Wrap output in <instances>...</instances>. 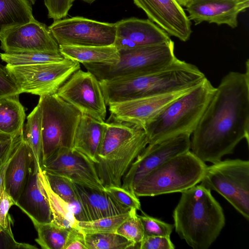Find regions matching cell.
I'll list each match as a JSON object with an SVG mask.
<instances>
[{
	"instance_id": "obj_1",
	"label": "cell",
	"mask_w": 249,
	"mask_h": 249,
	"mask_svg": "<svg viewBox=\"0 0 249 249\" xmlns=\"http://www.w3.org/2000/svg\"><path fill=\"white\" fill-rule=\"evenodd\" d=\"M191 136L192 152L212 163L232 153L242 140L249 145V60L244 72L230 71L223 77Z\"/></svg>"
},
{
	"instance_id": "obj_2",
	"label": "cell",
	"mask_w": 249,
	"mask_h": 249,
	"mask_svg": "<svg viewBox=\"0 0 249 249\" xmlns=\"http://www.w3.org/2000/svg\"><path fill=\"white\" fill-rule=\"evenodd\" d=\"M211 191L196 185L181 192L173 213L175 231L194 249H207L225 225L223 209Z\"/></svg>"
},
{
	"instance_id": "obj_3",
	"label": "cell",
	"mask_w": 249,
	"mask_h": 249,
	"mask_svg": "<svg viewBox=\"0 0 249 249\" xmlns=\"http://www.w3.org/2000/svg\"><path fill=\"white\" fill-rule=\"evenodd\" d=\"M206 77L196 66L177 58L167 67L151 73L100 81L107 106L193 89Z\"/></svg>"
},
{
	"instance_id": "obj_4",
	"label": "cell",
	"mask_w": 249,
	"mask_h": 249,
	"mask_svg": "<svg viewBox=\"0 0 249 249\" xmlns=\"http://www.w3.org/2000/svg\"><path fill=\"white\" fill-rule=\"evenodd\" d=\"M215 89L206 77L199 85L167 105L145 126L148 144L182 133L191 135Z\"/></svg>"
},
{
	"instance_id": "obj_5",
	"label": "cell",
	"mask_w": 249,
	"mask_h": 249,
	"mask_svg": "<svg viewBox=\"0 0 249 249\" xmlns=\"http://www.w3.org/2000/svg\"><path fill=\"white\" fill-rule=\"evenodd\" d=\"M207 165L189 150L166 161L135 185L137 196L182 192L200 182Z\"/></svg>"
},
{
	"instance_id": "obj_6",
	"label": "cell",
	"mask_w": 249,
	"mask_h": 249,
	"mask_svg": "<svg viewBox=\"0 0 249 249\" xmlns=\"http://www.w3.org/2000/svg\"><path fill=\"white\" fill-rule=\"evenodd\" d=\"M120 60L114 65L83 64L86 70L99 81L110 80L141 76L165 68L177 58L174 42L145 46L119 51Z\"/></svg>"
},
{
	"instance_id": "obj_7",
	"label": "cell",
	"mask_w": 249,
	"mask_h": 249,
	"mask_svg": "<svg viewBox=\"0 0 249 249\" xmlns=\"http://www.w3.org/2000/svg\"><path fill=\"white\" fill-rule=\"evenodd\" d=\"M38 104L41 110L42 164L59 150L73 148L82 114L56 93L40 96Z\"/></svg>"
},
{
	"instance_id": "obj_8",
	"label": "cell",
	"mask_w": 249,
	"mask_h": 249,
	"mask_svg": "<svg viewBox=\"0 0 249 249\" xmlns=\"http://www.w3.org/2000/svg\"><path fill=\"white\" fill-rule=\"evenodd\" d=\"M201 185L225 198L249 220V161L220 160L207 166Z\"/></svg>"
},
{
	"instance_id": "obj_9",
	"label": "cell",
	"mask_w": 249,
	"mask_h": 249,
	"mask_svg": "<svg viewBox=\"0 0 249 249\" xmlns=\"http://www.w3.org/2000/svg\"><path fill=\"white\" fill-rule=\"evenodd\" d=\"M20 93L40 96L56 94L60 87L80 69L77 61L66 58L56 62L29 65L6 64Z\"/></svg>"
},
{
	"instance_id": "obj_10",
	"label": "cell",
	"mask_w": 249,
	"mask_h": 249,
	"mask_svg": "<svg viewBox=\"0 0 249 249\" xmlns=\"http://www.w3.org/2000/svg\"><path fill=\"white\" fill-rule=\"evenodd\" d=\"M49 28L59 46L112 45L116 37L115 23L81 17L54 20Z\"/></svg>"
},
{
	"instance_id": "obj_11",
	"label": "cell",
	"mask_w": 249,
	"mask_h": 249,
	"mask_svg": "<svg viewBox=\"0 0 249 249\" xmlns=\"http://www.w3.org/2000/svg\"><path fill=\"white\" fill-rule=\"evenodd\" d=\"M56 94L82 115L104 122L107 104L100 81L91 72L81 69L60 87Z\"/></svg>"
},
{
	"instance_id": "obj_12",
	"label": "cell",
	"mask_w": 249,
	"mask_h": 249,
	"mask_svg": "<svg viewBox=\"0 0 249 249\" xmlns=\"http://www.w3.org/2000/svg\"><path fill=\"white\" fill-rule=\"evenodd\" d=\"M191 135L182 133L148 144L123 177L121 187L130 193L146 174L170 159L190 150Z\"/></svg>"
},
{
	"instance_id": "obj_13",
	"label": "cell",
	"mask_w": 249,
	"mask_h": 249,
	"mask_svg": "<svg viewBox=\"0 0 249 249\" xmlns=\"http://www.w3.org/2000/svg\"><path fill=\"white\" fill-rule=\"evenodd\" d=\"M0 41V48L6 53H61L49 27L35 18L8 32Z\"/></svg>"
},
{
	"instance_id": "obj_14",
	"label": "cell",
	"mask_w": 249,
	"mask_h": 249,
	"mask_svg": "<svg viewBox=\"0 0 249 249\" xmlns=\"http://www.w3.org/2000/svg\"><path fill=\"white\" fill-rule=\"evenodd\" d=\"M40 168L45 172L65 177L80 185L106 190L98 176L95 163L72 148L59 150L44 162Z\"/></svg>"
},
{
	"instance_id": "obj_15",
	"label": "cell",
	"mask_w": 249,
	"mask_h": 249,
	"mask_svg": "<svg viewBox=\"0 0 249 249\" xmlns=\"http://www.w3.org/2000/svg\"><path fill=\"white\" fill-rule=\"evenodd\" d=\"M193 89L110 103L107 106L110 118L113 121L133 124L145 129L164 107Z\"/></svg>"
},
{
	"instance_id": "obj_16",
	"label": "cell",
	"mask_w": 249,
	"mask_h": 249,
	"mask_svg": "<svg viewBox=\"0 0 249 249\" xmlns=\"http://www.w3.org/2000/svg\"><path fill=\"white\" fill-rule=\"evenodd\" d=\"M148 144L145 129L140 128L123 146L95 163L98 176L105 188L121 186L123 177Z\"/></svg>"
},
{
	"instance_id": "obj_17",
	"label": "cell",
	"mask_w": 249,
	"mask_h": 249,
	"mask_svg": "<svg viewBox=\"0 0 249 249\" xmlns=\"http://www.w3.org/2000/svg\"><path fill=\"white\" fill-rule=\"evenodd\" d=\"M149 19L168 35L186 42L192 34L191 22L175 0H133Z\"/></svg>"
},
{
	"instance_id": "obj_18",
	"label": "cell",
	"mask_w": 249,
	"mask_h": 249,
	"mask_svg": "<svg viewBox=\"0 0 249 249\" xmlns=\"http://www.w3.org/2000/svg\"><path fill=\"white\" fill-rule=\"evenodd\" d=\"M115 24L114 45L119 52L161 44L171 40L165 31L149 19L132 17Z\"/></svg>"
},
{
	"instance_id": "obj_19",
	"label": "cell",
	"mask_w": 249,
	"mask_h": 249,
	"mask_svg": "<svg viewBox=\"0 0 249 249\" xmlns=\"http://www.w3.org/2000/svg\"><path fill=\"white\" fill-rule=\"evenodd\" d=\"M185 7L196 25L206 21L235 28L239 14L249 8V0H190Z\"/></svg>"
},
{
	"instance_id": "obj_20",
	"label": "cell",
	"mask_w": 249,
	"mask_h": 249,
	"mask_svg": "<svg viewBox=\"0 0 249 249\" xmlns=\"http://www.w3.org/2000/svg\"><path fill=\"white\" fill-rule=\"evenodd\" d=\"M39 168L34 164L16 205L30 217L33 224L49 223L53 222V217L39 179Z\"/></svg>"
},
{
	"instance_id": "obj_21",
	"label": "cell",
	"mask_w": 249,
	"mask_h": 249,
	"mask_svg": "<svg viewBox=\"0 0 249 249\" xmlns=\"http://www.w3.org/2000/svg\"><path fill=\"white\" fill-rule=\"evenodd\" d=\"M72 182L86 221L124 213L131 210L118 202L106 190Z\"/></svg>"
},
{
	"instance_id": "obj_22",
	"label": "cell",
	"mask_w": 249,
	"mask_h": 249,
	"mask_svg": "<svg viewBox=\"0 0 249 249\" xmlns=\"http://www.w3.org/2000/svg\"><path fill=\"white\" fill-rule=\"evenodd\" d=\"M34 164L32 151L22 136L9 160L4 176V190L16 204L26 184L30 170Z\"/></svg>"
},
{
	"instance_id": "obj_23",
	"label": "cell",
	"mask_w": 249,
	"mask_h": 249,
	"mask_svg": "<svg viewBox=\"0 0 249 249\" xmlns=\"http://www.w3.org/2000/svg\"><path fill=\"white\" fill-rule=\"evenodd\" d=\"M105 126V121H99L82 115L75 133L72 149L84 155L94 163H97V154Z\"/></svg>"
},
{
	"instance_id": "obj_24",
	"label": "cell",
	"mask_w": 249,
	"mask_h": 249,
	"mask_svg": "<svg viewBox=\"0 0 249 249\" xmlns=\"http://www.w3.org/2000/svg\"><path fill=\"white\" fill-rule=\"evenodd\" d=\"M65 57L83 64L114 65L120 60V53L114 45L102 46H60Z\"/></svg>"
},
{
	"instance_id": "obj_25",
	"label": "cell",
	"mask_w": 249,
	"mask_h": 249,
	"mask_svg": "<svg viewBox=\"0 0 249 249\" xmlns=\"http://www.w3.org/2000/svg\"><path fill=\"white\" fill-rule=\"evenodd\" d=\"M32 5L28 0H0V40L11 30L34 18Z\"/></svg>"
},
{
	"instance_id": "obj_26",
	"label": "cell",
	"mask_w": 249,
	"mask_h": 249,
	"mask_svg": "<svg viewBox=\"0 0 249 249\" xmlns=\"http://www.w3.org/2000/svg\"><path fill=\"white\" fill-rule=\"evenodd\" d=\"M140 128L142 127L129 123L105 122L104 134L97 154L98 162L125 144Z\"/></svg>"
},
{
	"instance_id": "obj_27",
	"label": "cell",
	"mask_w": 249,
	"mask_h": 249,
	"mask_svg": "<svg viewBox=\"0 0 249 249\" xmlns=\"http://www.w3.org/2000/svg\"><path fill=\"white\" fill-rule=\"evenodd\" d=\"M19 95L0 97V130L12 137L23 131L25 119V108Z\"/></svg>"
},
{
	"instance_id": "obj_28",
	"label": "cell",
	"mask_w": 249,
	"mask_h": 249,
	"mask_svg": "<svg viewBox=\"0 0 249 249\" xmlns=\"http://www.w3.org/2000/svg\"><path fill=\"white\" fill-rule=\"evenodd\" d=\"M38 177L52 213V222L64 228L77 227L78 221L75 219L69 204L53 191L44 172L40 167L38 169Z\"/></svg>"
},
{
	"instance_id": "obj_29",
	"label": "cell",
	"mask_w": 249,
	"mask_h": 249,
	"mask_svg": "<svg viewBox=\"0 0 249 249\" xmlns=\"http://www.w3.org/2000/svg\"><path fill=\"white\" fill-rule=\"evenodd\" d=\"M23 138L32 151L35 166L40 167L42 157L41 110L38 104L27 116Z\"/></svg>"
},
{
	"instance_id": "obj_30",
	"label": "cell",
	"mask_w": 249,
	"mask_h": 249,
	"mask_svg": "<svg viewBox=\"0 0 249 249\" xmlns=\"http://www.w3.org/2000/svg\"><path fill=\"white\" fill-rule=\"evenodd\" d=\"M37 232L36 242L43 249H64L70 228L59 226L53 222L34 224Z\"/></svg>"
},
{
	"instance_id": "obj_31",
	"label": "cell",
	"mask_w": 249,
	"mask_h": 249,
	"mask_svg": "<svg viewBox=\"0 0 249 249\" xmlns=\"http://www.w3.org/2000/svg\"><path fill=\"white\" fill-rule=\"evenodd\" d=\"M87 249H126L136 245L115 232L84 233Z\"/></svg>"
},
{
	"instance_id": "obj_32",
	"label": "cell",
	"mask_w": 249,
	"mask_h": 249,
	"mask_svg": "<svg viewBox=\"0 0 249 249\" xmlns=\"http://www.w3.org/2000/svg\"><path fill=\"white\" fill-rule=\"evenodd\" d=\"M0 59L7 64L19 66L59 62L65 57L61 53H0Z\"/></svg>"
},
{
	"instance_id": "obj_33",
	"label": "cell",
	"mask_w": 249,
	"mask_h": 249,
	"mask_svg": "<svg viewBox=\"0 0 249 249\" xmlns=\"http://www.w3.org/2000/svg\"><path fill=\"white\" fill-rule=\"evenodd\" d=\"M133 209L119 214L96 220L79 221L77 226L84 233L115 232L118 228L131 215Z\"/></svg>"
},
{
	"instance_id": "obj_34",
	"label": "cell",
	"mask_w": 249,
	"mask_h": 249,
	"mask_svg": "<svg viewBox=\"0 0 249 249\" xmlns=\"http://www.w3.org/2000/svg\"><path fill=\"white\" fill-rule=\"evenodd\" d=\"M43 171L53 191L64 201L70 204L79 200L71 179L62 176Z\"/></svg>"
},
{
	"instance_id": "obj_35",
	"label": "cell",
	"mask_w": 249,
	"mask_h": 249,
	"mask_svg": "<svg viewBox=\"0 0 249 249\" xmlns=\"http://www.w3.org/2000/svg\"><path fill=\"white\" fill-rule=\"evenodd\" d=\"M116 233L132 242L136 246L138 245L139 248L144 234L137 210L133 209L131 215L118 228Z\"/></svg>"
},
{
	"instance_id": "obj_36",
	"label": "cell",
	"mask_w": 249,
	"mask_h": 249,
	"mask_svg": "<svg viewBox=\"0 0 249 249\" xmlns=\"http://www.w3.org/2000/svg\"><path fill=\"white\" fill-rule=\"evenodd\" d=\"M142 215L138 214V216L144 235L170 236L174 228V225L148 215L142 211Z\"/></svg>"
},
{
	"instance_id": "obj_37",
	"label": "cell",
	"mask_w": 249,
	"mask_h": 249,
	"mask_svg": "<svg viewBox=\"0 0 249 249\" xmlns=\"http://www.w3.org/2000/svg\"><path fill=\"white\" fill-rule=\"evenodd\" d=\"M22 133L23 131L17 136L12 137L0 130V168L13 155Z\"/></svg>"
},
{
	"instance_id": "obj_38",
	"label": "cell",
	"mask_w": 249,
	"mask_h": 249,
	"mask_svg": "<svg viewBox=\"0 0 249 249\" xmlns=\"http://www.w3.org/2000/svg\"><path fill=\"white\" fill-rule=\"evenodd\" d=\"M106 190L121 204L131 209L141 210V203L138 197L121 186H111L106 188Z\"/></svg>"
},
{
	"instance_id": "obj_39",
	"label": "cell",
	"mask_w": 249,
	"mask_h": 249,
	"mask_svg": "<svg viewBox=\"0 0 249 249\" xmlns=\"http://www.w3.org/2000/svg\"><path fill=\"white\" fill-rule=\"evenodd\" d=\"M48 17L54 20L61 19L68 15L72 6L71 0H43Z\"/></svg>"
},
{
	"instance_id": "obj_40",
	"label": "cell",
	"mask_w": 249,
	"mask_h": 249,
	"mask_svg": "<svg viewBox=\"0 0 249 249\" xmlns=\"http://www.w3.org/2000/svg\"><path fill=\"white\" fill-rule=\"evenodd\" d=\"M13 205H16L15 202L3 189L0 196V229L9 232L12 231L8 212Z\"/></svg>"
},
{
	"instance_id": "obj_41",
	"label": "cell",
	"mask_w": 249,
	"mask_h": 249,
	"mask_svg": "<svg viewBox=\"0 0 249 249\" xmlns=\"http://www.w3.org/2000/svg\"><path fill=\"white\" fill-rule=\"evenodd\" d=\"M20 94L15 80L6 66L0 64V97Z\"/></svg>"
},
{
	"instance_id": "obj_42",
	"label": "cell",
	"mask_w": 249,
	"mask_h": 249,
	"mask_svg": "<svg viewBox=\"0 0 249 249\" xmlns=\"http://www.w3.org/2000/svg\"><path fill=\"white\" fill-rule=\"evenodd\" d=\"M170 236L143 235L140 249H174Z\"/></svg>"
},
{
	"instance_id": "obj_43",
	"label": "cell",
	"mask_w": 249,
	"mask_h": 249,
	"mask_svg": "<svg viewBox=\"0 0 249 249\" xmlns=\"http://www.w3.org/2000/svg\"><path fill=\"white\" fill-rule=\"evenodd\" d=\"M64 249H87L84 233L78 227L70 228Z\"/></svg>"
},
{
	"instance_id": "obj_44",
	"label": "cell",
	"mask_w": 249,
	"mask_h": 249,
	"mask_svg": "<svg viewBox=\"0 0 249 249\" xmlns=\"http://www.w3.org/2000/svg\"><path fill=\"white\" fill-rule=\"evenodd\" d=\"M0 248L32 249L36 247L26 243H18L14 239L12 232L0 229Z\"/></svg>"
},
{
	"instance_id": "obj_45",
	"label": "cell",
	"mask_w": 249,
	"mask_h": 249,
	"mask_svg": "<svg viewBox=\"0 0 249 249\" xmlns=\"http://www.w3.org/2000/svg\"><path fill=\"white\" fill-rule=\"evenodd\" d=\"M12 158V157H11ZM9 160L2 166L0 168V196L4 189V176L5 170Z\"/></svg>"
},
{
	"instance_id": "obj_46",
	"label": "cell",
	"mask_w": 249,
	"mask_h": 249,
	"mask_svg": "<svg viewBox=\"0 0 249 249\" xmlns=\"http://www.w3.org/2000/svg\"><path fill=\"white\" fill-rule=\"evenodd\" d=\"M180 6H185L190 0H175Z\"/></svg>"
},
{
	"instance_id": "obj_47",
	"label": "cell",
	"mask_w": 249,
	"mask_h": 249,
	"mask_svg": "<svg viewBox=\"0 0 249 249\" xmlns=\"http://www.w3.org/2000/svg\"><path fill=\"white\" fill-rule=\"evenodd\" d=\"M71 1L73 2L75 0H71ZM84 0V1H86L89 3H91L92 2H93L94 1H95V0Z\"/></svg>"
},
{
	"instance_id": "obj_48",
	"label": "cell",
	"mask_w": 249,
	"mask_h": 249,
	"mask_svg": "<svg viewBox=\"0 0 249 249\" xmlns=\"http://www.w3.org/2000/svg\"><path fill=\"white\" fill-rule=\"evenodd\" d=\"M29 2L32 4V5H34L36 3V0H28Z\"/></svg>"
}]
</instances>
